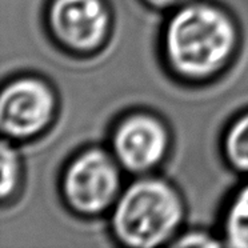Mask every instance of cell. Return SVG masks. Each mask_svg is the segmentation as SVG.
<instances>
[{"label":"cell","instance_id":"cell-6","mask_svg":"<svg viewBox=\"0 0 248 248\" xmlns=\"http://www.w3.org/2000/svg\"><path fill=\"white\" fill-rule=\"evenodd\" d=\"M47 23L55 40L71 52H95L107 42L111 15L104 0H51Z\"/></svg>","mask_w":248,"mask_h":248},{"label":"cell","instance_id":"cell-11","mask_svg":"<svg viewBox=\"0 0 248 248\" xmlns=\"http://www.w3.org/2000/svg\"><path fill=\"white\" fill-rule=\"evenodd\" d=\"M143 1L156 11H170V10L175 11L194 0H143Z\"/></svg>","mask_w":248,"mask_h":248},{"label":"cell","instance_id":"cell-5","mask_svg":"<svg viewBox=\"0 0 248 248\" xmlns=\"http://www.w3.org/2000/svg\"><path fill=\"white\" fill-rule=\"evenodd\" d=\"M171 146L167 125L150 112L120 119L111 134V152L124 171L144 175L166 159Z\"/></svg>","mask_w":248,"mask_h":248},{"label":"cell","instance_id":"cell-2","mask_svg":"<svg viewBox=\"0 0 248 248\" xmlns=\"http://www.w3.org/2000/svg\"><path fill=\"white\" fill-rule=\"evenodd\" d=\"M184 212L182 195L172 184L156 176H141L119 195L109 226L125 247H160L178 233Z\"/></svg>","mask_w":248,"mask_h":248},{"label":"cell","instance_id":"cell-9","mask_svg":"<svg viewBox=\"0 0 248 248\" xmlns=\"http://www.w3.org/2000/svg\"><path fill=\"white\" fill-rule=\"evenodd\" d=\"M1 202L11 200L17 192L22 179V162L19 154L8 139L1 140Z\"/></svg>","mask_w":248,"mask_h":248},{"label":"cell","instance_id":"cell-4","mask_svg":"<svg viewBox=\"0 0 248 248\" xmlns=\"http://www.w3.org/2000/svg\"><path fill=\"white\" fill-rule=\"evenodd\" d=\"M55 111L56 96L47 81L38 76L15 78L0 97L1 134L12 141L32 139L52 123Z\"/></svg>","mask_w":248,"mask_h":248},{"label":"cell","instance_id":"cell-8","mask_svg":"<svg viewBox=\"0 0 248 248\" xmlns=\"http://www.w3.org/2000/svg\"><path fill=\"white\" fill-rule=\"evenodd\" d=\"M223 150L232 168L236 172L248 175V111L235 119L227 128Z\"/></svg>","mask_w":248,"mask_h":248},{"label":"cell","instance_id":"cell-7","mask_svg":"<svg viewBox=\"0 0 248 248\" xmlns=\"http://www.w3.org/2000/svg\"><path fill=\"white\" fill-rule=\"evenodd\" d=\"M223 236L226 246L248 248V183L237 189L226 208Z\"/></svg>","mask_w":248,"mask_h":248},{"label":"cell","instance_id":"cell-1","mask_svg":"<svg viewBox=\"0 0 248 248\" xmlns=\"http://www.w3.org/2000/svg\"><path fill=\"white\" fill-rule=\"evenodd\" d=\"M237 28L216 4L194 0L175 10L163 33V54L175 75L205 80L224 70L235 55Z\"/></svg>","mask_w":248,"mask_h":248},{"label":"cell","instance_id":"cell-3","mask_svg":"<svg viewBox=\"0 0 248 248\" xmlns=\"http://www.w3.org/2000/svg\"><path fill=\"white\" fill-rule=\"evenodd\" d=\"M122 170L112 152L102 147L76 154L62 178L67 205L80 216L106 214L122 194Z\"/></svg>","mask_w":248,"mask_h":248},{"label":"cell","instance_id":"cell-10","mask_svg":"<svg viewBox=\"0 0 248 248\" xmlns=\"http://www.w3.org/2000/svg\"><path fill=\"white\" fill-rule=\"evenodd\" d=\"M223 244V240H217L210 232L203 230H189L179 235L175 242L170 243L172 247H220Z\"/></svg>","mask_w":248,"mask_h":248}]
</instances>
